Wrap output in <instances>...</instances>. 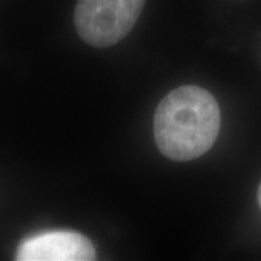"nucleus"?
Returning <instances> with one entry per match:
<instances>
[{"mask_svg": "<svg viewBox=\"0 0 261 261\" xmlns=\"http://www.w3.org/2000/svg\"><path fill=\"white\" fill-rule=\"evenodd\" d=\"M221 111L207 90L181 86L160 102L154 115V138L170 160L189 161L203 155L218 138Z\"/></svg>", "mask_w": 261, "mask_h": 261, "instance_id": "nucleus-1", "label": "nucleus"}, {"mask_svg": "<svg viewBox=\"0 0 261 261\" xmlns=\"http://www.w3.org/2000/svg\"><path fill=\"white\" fill-rule=\"evenodd\" d=\"M145 0H79L75 29L92 47H111L125 38L140 18Z\"/></svg>", "mask_w": 261, "mask_h": 261, "instance_id": "nucleus-2", "label": "nucleus"}, {"mask_svg": "<svg viewBox=\"0 0 261 261\" xmlns=\"http://www.w3.org/2000/svg\"><path fill=\"white\" fill-rule=\"evenodd\" d=\"M18 261H90L96 258L92 241L74 231H47L28 237L16 250Z\"/></svg>", "mask_w": 261, "mask_h": 261, "instance_id": "nucleus-3", "label": "nucleus"}, {"mask_svg": "<svg viewBox=\"0 0 261 261\" xmlns=\"http://www.w3.org/2000/svg\"><path fill=\"white\" fill-rule=\"evenodd\" d=\"M258 203H260V206H261V185H260V187H258Z\"/></svg>", "mask_w": 261, "mask_h": 261, "instance_id": "nucleus-4", "label": "nucleus"}]
</instances>
